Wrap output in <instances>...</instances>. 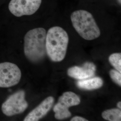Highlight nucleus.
I'll return each instance as SVG.
<instances>
[{
  "instance_id": "9b49d317",
  "label": "nucleus",
  "mask_w": 121,
  "mask_h": 121,
  "mask_svg": "<svg viewBox=\"0 0 121 121\" xmlns=\"http://www.w3.org/2000/svg\"><path fill=\"white\" fill-rule=\"evenodd\" d=\"M101 115L104 119L107 121H121L120 109L114 108L107 109L103 111Z\"/></svg>"
},
{
  "instance_id": "9d476101",
  "label": "nucleus",
  "mask_w": 121,
  "mask_h": 121,
  "mask_svg": "<svg viewBox=\"0 0 121 121\" xmlns=\"http://www.w3.org/2000/svg\"><path fill=\"white\" fill-rule=\"evenodd\" d=\"M79 88L85 90H92L99 88L103 85L102 79L99 77L79 80L76 82Z\"/></svg>"
},
{
  "instance_id": "ddd939ff",
  "label": "nucleus",
  "mask_w": 121,
  "mask_h": 121,
  "mask_svg": "<svg viewBox=\"0 0 121 121\" xmlns=\"http://www.w3.org/2000/svg\"><path fill=\"white\" fill-rule=\"evenodd\" d=\"M109 75L112 81L119 86H121V72L116 69H111L109 71Z\"/></svg>"
},
{
  "instance_id": "f03ea898",
  "label": "nucleus",
  "mask_w": 121,
  "mask_h": 121,
  "mask_svg": "<svg viewBox=\"0 0 121 121\" xmlns=\"http://www.w3.org/2000/svg\"><path fill=\"white\" fill-rule=\"evenodd\" d=\"M68 43V35L62 28L58 26L50 28L46 37V54L50 60L54 62L63 60Z\"/></svg>"
},
{
  "instance_id": "f8f14e48",
  "label": "nucleus",
  "mask_w": 121,
  "mask_h": 121,
  "mask_svg": "<svg viewBox=\"0 0 121 121\" xmlns=\"http://www.w3.org/2000/svg\"><path fill=\"white\" fill-rule=\"evenodd\" d=\"M108 60L115 69L121 72V53H112L109 56Z\"/></svg>"
},
{
  "instance_id": "dca6fc26",
  "label": "nucleus",
  "mask_w": 121,
  "mask_h": 121,
  "mask_svg": "<svg viewBox=\"0 0 121 121\" xmlns=\"http://www.w3.org/2000/svg\"><path fill=\"white\" fill-rule=\"evenodd\" d=\"M118 1H119V2L121 4V0H118Z\"/></svg>"
},
{
  "instance_id": "4468645a",
  "label": "nucleus",
  "mask_w": 121,
  "mask_h": 121,
  "mask_svg": "<svg viewBox=\"0 0 121 121\" xmlns=\"http://www.w3.org/2000/svg\"><path fill=\"white\" fill-rule=\"evenodd\" d=\"M88 120L86 119L79 116H75L73 117L70 121H87Z\"/></svg>"
},
{
  "instance_id": "2eb2a0df",
  "label": "nucleus",
  "mask_w": 121,
  "mask_h": 121,
  "mask_svg": "<svg viewBox=\"0 0 121 121\" xmlns=\"http://www.w3.org/2000/svg\"><path fill=\"white\" fill-rule=\"evenodd\" d=\"M117 106L119 109L121 108V101H119L117 103Z\"/></svg>"
},
{
  "instance_id": "6e6552de",
  "label": "nucleus",
  "mask_w": 121,
  "mask_h": 121,
  "mask_svg": "<svg viewBox=\"0 0 121 121\" xmlns=\"http://www.w3.org/2000/svg\"><path fill=\"white\" fill-rule=\"evenodd\" d=\"M95 70V65L92 62H86L82 66H74L69 68L67 70V74L71 78L82 80L93 77Z\"/></svg>"
},
{
  "instance_id": "0eeeda50",
  "label": "nucleus",
  "mask_w": 121,
  "mask_h": 121,
  "mask_svg": "<svg viewBox=\"0 0 121 121\" xmlns=\"http://www.w3.org/2000/svg\"><path fill=\"white\" fill-rule=\"evenodd\" d=\"M41 2L42 0H10L8 9L17 17L31 15L38 10Z\"/></svg>"
},
{
  "instance_id": "7ed1b4c3",
  "label": "nucleus",
  "mask_w": 121,
  "mask_h": 121,
  "mask_svg": "<svg viewBox=\"0 0 121 121\" xmlns=\"http://www.w3.org/2000/svg\"><path fill=\"white\" fill-rule=\"evenodd\" d=\"M70 18L74 28L83 39L91 40L98 38L100 31L91 13L78 10L72 13Z\"/></svg>"
},
{
  "instance_id": "39448f33",
  "label": "nucleus",
  "mask_w": 121,
  "mask_h": 121,
  "mask_svg": "<svg viewBox=\"0 0 121 121\" xmlns=\"http://www.w3.org/2000/svg\"><path fill=\"white\" fill-rule=\"evenodd\" d=\"M80 103V97L72 91H66L59 97L58 102L54 106L53 110L55 117L59 120L68 118L71 116L69 108L78 105Z\"/></svg>"
},
{
  "instance_id": "1a4fd4ad",
  "label": "nucleus",
  "mask_w": 121,
  "mask_h": 121,
  "mask_svg": "<svg viewBox=\"0 0 121 121\" xmlns=\"http://www.w3.org/2000/svg\"><path fill=\"white\" fill-rule=\"evenodd\" d=\"M54 101L52 96L44 99L38 106L33 109L25 117L24 121H37L44 117L50 111Z\"/></svg>"
},
{
  "instance_id": "f257e3e1",
  "label": "nucleus",
  "mask_w": 121,
  "mask_h": 121,
  "mask_svg": "<svg viewBox=\"0 0 121 121\" xmlns=\"http://www.w3.org/2000/svg\"><path fill=\"white\" fill-rule=\"evenodd\" d=\"M46 30L42 27L29 30L24 38V52L26 57L33 63L43 60L46 55Z\"/></svg>"
},
{
  "instance_id": "20e7f679",
  "label": "nucleus",
  "mask_w": 121,
  "mask_h": 121,
  "mask_svg": "<svg viewBox=\"0 0 121 121\" xmlns=\"http://www.w3.org/2000/svg\"><path fill=\"white\" fill-rule=\"evenodd\" d=\"M28 106L25 99V92L20 90L10 95L1 105L5 115L10 117L24 112Z\"/></svg>"
},
{
  "instance_id": "423d86ee",
  "label": "nucleus",
  "mask_w": 121,
  "mask_h": 121,
  "mask_svg": "<svg viewBox=\"0 0 121 121\" xmlns=\"http://www.w3.org/2000/svg\"><path fill=\"white\" fill-rule=\"evenodd\" d=\"M21 71L17 65L9 62L0 63V87L7 88L17 84Z\"/></svg>"
}]
</instances>
